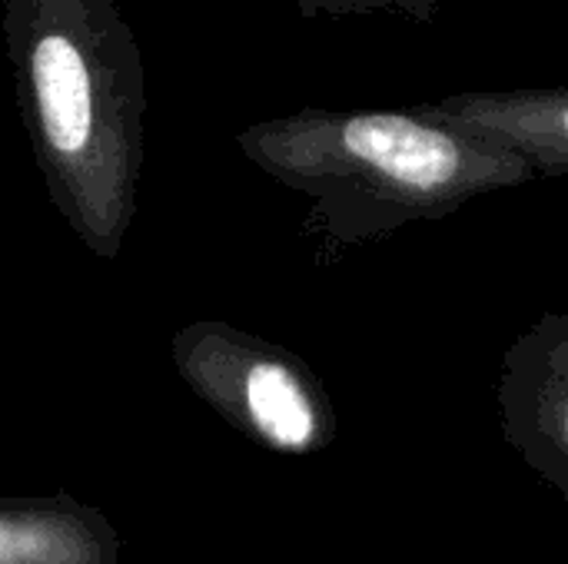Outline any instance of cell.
<instances>
[{
	"label": "cell",
	"mask_w": 568,
	"mask_h": 564,
	"mask_svg": "<svg viewBox=\"0 0 568 564\" xmlns=\"http://www.w3.org/2000/svg\"><path fill=\"white\" fill-rule=\"evenodd\" d=\"M17 110L53 209L116 259L140 213L146 73L116 0H3Z\"/></svg>",
	"instance_id": "cell-1"
},
{
	"label": "cell",
	"mask_w": 568,
	"mask_h": 564,
	"mask_svg": "<svg viewBox=\"0 0 568 564\" xmlns=\"http://www.w3.org/2000/svg\"><path fill=\"white\" fill-rule=\"evenodd\" d=\"M236 150L306 199L303 233L333 256L539 180L523 153L443 126L416 106H303L240 130Z\"/></svg>",
	"instance_id": "cell-2"
},
{
	"label": "cell",
	"mask_w": 568,
	"mask_h": 564,
	"mask_svg": "<svg viewBox=\"0 0 568 564\" xmlns=\"http://www.w3.org/2000/svg\"><path fill=\"white\" fill-rule=\"evenodd\" d=\"M170 356L186 389L256 445L316 455L336 439L323 379L286 346L223 319H196L173 332Z\"/></svg>",
	"instance_id": "cell-3"
},
{
	"label": "cell",
	"mask_w": 568,
	"mask_h": 564,
	"mask_svg": "<svg viewBox=\"0 0 568 564\" xmlns=\"http://www.w3.org/2000/svg\"><path fill=\"white\" fill-rule=\"evenodd\" d=\"M496 406L506 442L568 502V309L539 316L503 352Z\"/></svg>",
	"instance_id": "cell-4"
},
{
	"label": "cell",
	"mask_w": 568,
	"mask_h": 564,
	"mask_svg": "<svg viewBox=\"0 0 568 564\" xmlns=\"http://www.w3.org/2000/svg\"><path fill=\"white\" fill-rule=\"evenodd\" d=\"M416 110L443 126L523 153L539 176L568 173V86L463 90Z\"/></svg>",
	"instance_id": "cell-5"
},
{
	"label": "cell",
	"mask_w": 568,
	"mask_h": 564,
	"mask_svg": "<svg viewBox=\"0 0 568 564\" xmlns=\"http://www.w3.org/2000/svg\"><path fill=\"white\" fill-rule=\"evenodd\" d=\"M0 564H120V535L100 509L67 492L7 495Z\"/></svg>",
	"instance_id": "cell-6"
},
{
	"label": "cell",
	"mask_w": 568,
	"mask_h": 564,
	"mask_svg": "<svg viewBox=\"0 0 568 564\" xmlns=\"http://www.w3.org/2000/svg\"><path fill=\"white\" fill-rule=\"evenodd\" d=\"M303 17H403L413 23H429L449 0H280Z\"/></svg>",
	"instance_id": "cell-7"
}]
</instances>
